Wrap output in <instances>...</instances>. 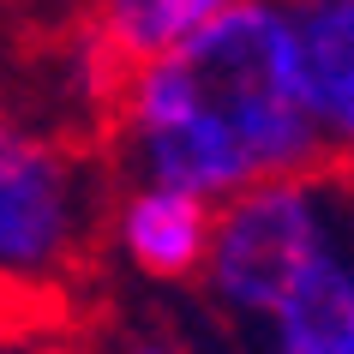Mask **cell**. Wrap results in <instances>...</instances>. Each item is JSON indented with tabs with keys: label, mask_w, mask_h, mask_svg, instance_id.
I'll use <instances>...</instances> for the list:
<instances>
[{
	"label": "cell",
	"mask_w": 354,
	"mask_h": 354,
	"mask_svg": "<svg viewBox=\"0 0 354 354\" xmlns=\"http://www.w3.org/2000/svg\"><path fill=\"white\" fill-rule=\"evenodd\" d=\"M114 192L96 145L0 96V295L55 324L91 277Z\"/></svg>",
	"instance_id": "2"
},
{
	"label": "cell",
	"mask_w": 354,
	"mask_h": 354,
	"mask_svg": "<svg viewBox=\"0 0 354 354\" xmlns=\"http://www.w3.org/2000/svg\"><path fill=\"white\" fill-rule=\"evenodd\" d=\"M264 354H348L354 348V228L318 252L259 324Z\"/></svg>",
	"instance_id": "6"
},
{
	"label": "cell",
	"mask_w": 354,
	"mask_h": 354,
	"mask_svg": "<svg viewBox=\"0 0 354 354\" xmlns=\"http://www.w3.org/2000/svg\"><path fill=\"white\" fill-rule=\"evenodd\" d=\"M96 6H102V0H30L24 12H30V24H37V30H73V24L91 19ZM24 12H19V19H24Z\"/></svg>",
	"instance_id": "8"
},
{
	"label": "cell",
	"mask_w": 354,
	"mask_h": 354,
	"mask_svg": "<svg viewBox=\"0 0 354 354\" xmlns=\"http://www.w3.org/2000/svg\"><path fill=\"white\" fill-rule=\"evenodd\" d=\"M234 0H102L91 19H84V37L102 55V66L120 78L127 66L162 55L168 42L192 37L198 24H210Z\"/></svg>",
	"instance_id": "7"
},
{
	"label": "cell",
	"mask_w": 354,
	"mask_h": 354,
	"mask_svg": "<svg viewBox=\"0 0 354 354\" xmlns=\"http://www.w3.org/2000/svg\"><path fill=\"white\" fill-rule=\"evenodd\" d=\"M348 354H354V348H348Z\"/></svg>",
	"instance_id": "13"
},
{
	"label": "cell",
	"mask_w": 354,
	"mask_h": 354,
	"mask_svg": "<svg viewBox=\"0 0 354 354\" xmlns=\"http://www.w3.org/2000/svg\"><path fill=\"white\" fill-rule=\"evenodd\" d=\"M37 354H60V348H37Z\"/></svg>",
	"instance_id": "12"
},
{
	"label": "cell",
	"mask_w": 354,
	"mask_h": 354,
	"mask_svg": "<svg viewBox=\"0 0 354 354\" xmlns=\"http://www.w3.org/2000/svg\"><path fill=\"white\" fill-rule=\"evenodd\" d=\"M354 228V168L318 162L241 187L210 216V246L198 264L210 306L259 330L295 277Z\"/></svg>",
	"instance_id": "3"
},
{
	"label": "cell",
	"mask_w": 354,
	"mask_h": 354,
	"mask_svg": "<svg viewBox=\"0 0 354 354\" xmlns=\"http://www.w3.org/2000/svg\"><path fill=\"white\" fill-rule=\"evenodd\" d=\"M114 354H187V348H180V342H168V336H127Z\"/></svg>",
	"instance_id": "10"
},
{
	"label": "cell",
	"mask_w": 354,
	"mask_h": 354,
	"mask_svg": "<svg viewBox=\"0 0 354 354\" xmlns=\"http://www.w3.org/2000/svg\"><path fill=\"white\" fill-rule=\"evenodd\" d=\"M24 6H30V0H0V19H19Z\"/></svg>",
	"instance_id": "11"
},
{
	"label": "cell",
	"mask_w": 354,
	"mask_h": 354,
	"mask_svg": "<svg viewBox=\"0 0 354 354\" xmlns=\"http://www.w3.org/2000/svg\"><path fill=\"white\" fill-rule=\"evenodd\" d=\"M48 324H42L30 306H19L12 295H0V342H30V336H42Z\"/></svg>",
	"instance_id": "9"
},
{
	"label": "cell",
	"mask_w": 354,
	"mask_h": 354,
	"mask_svg": "<svg viewBox=\"0 0 354 354\" xmlns=\"http://www.w3.org/2000/svg\"><path fill=\"white\" fill-rule=\"evenodd\" d=\"M96 150L114 187H174L205 205L318 168L324 150L295 84L282 0H234L192 37L127 66Z\"/></svg>",
	"instance_id": "1"
},
{
	"label": "cell",
	"mask_w": 354,
	"mask_h": 354,
	"mask_svg": "<svg viewBox=\"0 0 354 354\" xmlns=\"http://www.w3.org/2000/svg\"><path fill=\"white\" fill-rule=\"evenodd\" d=\"M295 84L324 162L354 168V0H282Z\"/></svg>",
	"instance_id": "4"
},
{
	"label": "cell",
	"mask_w": 354,
	"mask_h": 354,
	"mask_svg": "<svg viewBox=\"0 0 354 354\" xmlns=\"http://www.w3.org/2000/svg\"><path fill=\"white\" fill-rule=\"evenodd\" d=\"M210 216L216 205L174 187H120L109 210V234L120 259L150 282H198L210 246Z\"/></svg>",
	"instance_id": "5"
}]
</instances>
